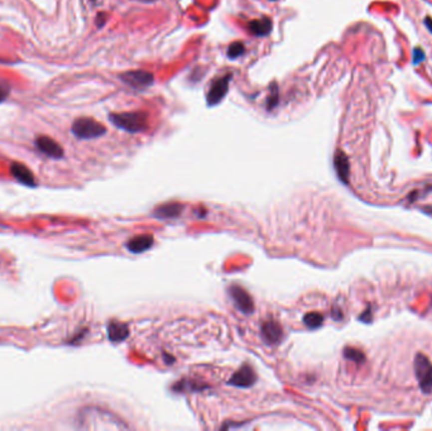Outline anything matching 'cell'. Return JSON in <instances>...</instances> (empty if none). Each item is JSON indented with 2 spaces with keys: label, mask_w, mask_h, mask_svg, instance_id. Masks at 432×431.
I'll return each mask as SVG.
<instances>
[{
  "label": "cell",
  "mask_w": 432,
  "mask_h": 431,
  "mask_svg": "<svg viewBox=\"0 0 432 431\" xmlns=\"http://www.w3.org/2000/svg\"><path fill=\"white\" fill-rule=\"evenodd\" d=\"M111 124L128 133H141L148 129V114L146 111L113 113L109 115Z\"/></svg>",
  "instance_id": "1"
},
{
  "label": "cell",
  "mask_w": 432,
  "mask_h": 431,
  "mask_svg": "<svg viewBox=\"0 0 432 431\" xmlns=\"http://www.w3.org/2000/svg\"><path fill=\"white\" fill-rule=\"evenodd\" d=\"M71 132L78 139H95L103 137L106 128L92 118H78L73 121Z\"/></svg>",
  "instance_id": "2"
},
{
  "label": "cell",
  "mask_w": 432,
  "mask_h": 431,
  "mask_svg": "<svg viewBox=\"0 0 432 431\" xmlns=\"http://www.w3.org/2000/svg\"><path fill=\"white\" fill-rule=\"evenodd\" d=\"M415 375L425 394L432 392V363L426 356L417 354L415 358Z\"/></svg>",
  "instance_id": "3"
},
{
  "label": "cell",
  "mask_w": 432,
  "mask_h": 431,
  "mask_svg": "<svg viewBox=\"0 0 432 431\" xmlns=\"http://www.w3.org/2000/svg\"><path fill=\"white\" fill-rule=\"evenodd\" d=\"M231 80L232 73L229 72L222 76V77L215 78L211 82V86L209 89L208 95H206V102H208L209 106L219 105L221 100L226 96L227 91H229V85Z\"/></svg>",
  "instance_id": "4"
},
{
  "label": "cell",
  "mask_w": 432,
  "mask_h": 431,
  "mask_svg": "<svg viewBox=\"0 0 432 431\" xmlns=\"http://www.w3.org/2000/svg\"><path fill=\"white\" fill-rule=\"evenodd\" d=\"M119 77L124 84L133 87L134 90H144L147 87L152 86L154 82L153 73L144 70L127 71V72L122 73Z\"/></svg>",
  "instance_id": "5"
},
{
  "label": "cell",
  "mask_w": 432,
  "mask_h": 431,
  "mask_svg": "<svg viewBox=\"0 0 432 431\" xmlns=\"http://www.w3.org/2000/svg\"><path fill=\"white\" fill-rule=\"evenodd\" d=\"M34 144L39 152H42L46 156L51 157V158L58 159L63 157V148L52 138L46 137V135H39L35 138Z\"/></svg>",
  "instance_id": "6"
},
{
  "label": "cell",
  "mask_w": 432,
  "mask_h": 431,
  "mask_svg": "<svg viewBox=\"0 0 432 431\" xmlns=\"http://www.w3.org/2000/svg\"><path fill=\"white\" fill-rule=\"evenodd\" d=\"M230 296L234 301L235 306L244 314H250L254 309V304L251 301V297L244 291L239 286H231L230 287Z\"/></svg>",
  "instance_id": "7"
},
{
  "label": "cell",
  "mask_w": 432,
  "mask_h": 431,
  "mask_svg": "<svg viewBox=\"0 0 432 431\" xmlns=\"http://www.w3.org/2000/svg\"><path fill=\"white\" fill-rule=\"evenodd\" d=\"M10 172L14 176V178L19 181L23 185H27V186H35V178L34 175L32 173V171L24 166L23 163H19V162H14L13 165L10 166Z\"/></svg>",
  "instance_id": "8"
},
{
  "label": "cell",
  "mask_w": 432,
  "mask_h": 431,
  "mask_svg": "<svg viewBox=\"0 0 432 431\" xmlns=\"http://www.w3.org/2000/svg\"><path fill=\"white\" fill-rule=\"evenodd\" d=\"M248 29L255 37H265L273 29L272 19L268 16H262L259 19H253L248 23Z\"/></svg>",
  "instance_id": "9"
},
{
  "label": "cell",
  "mask_w": 432,
  "mask_h": 431,
  "mask_svg": "<svg viewBox=\"0 0 432 431\" xmlns=\"http://www.w3.org/2000/svg\"><path fill=\"white\" fill-rule=\"evenodd\" d=\"M254 382H255V375H254L253 369L249 366H244L232 376L229 383L232 386H238V387H249Z\"/></svg>",
  "instance_id": "10"
},
{
  "label": "cell",
  "mask_w": 432,
  "mask_h": 431,
  "mask_svg": "<svg viewBox=\"0 0 432 431\" xmlns=\"http://www.w3.org/2000/svg\"><path fill=\"white\" fill-rule=\"evenodd\" d=\"M262 337L269 344H276L282 338L281 326L274 321H265L262 325Z\"/></svg>",
  "instance_id": "11"
},
{
  "label": "cell",
  "mask_w": 432,
  "mask_h": 431,
  "mask_svg": "<svg viewBox=\"0 0 432 431\" xmlns=\"http://www.w3.org/2000/svg\"><path fill=\"white\" fill-rule=\"evenodd\" d=\"M152 245H153V238L151 235H139L127 243V248L132 253H142L151 248Z\"/></svg>",
  "instance_id": "12"
},
{
  "label": "cell",
  "mask_w": 432,
  "mask_h": 431,
  "mask_svg": "<svg viewBox=\"0 0 432 431\" xmlns=\"http://www.w3.org/2000/svg\"><path fill=\"white\" fill-rule=\"evenodd\" d=\"M334 165H335V170L338 172L339 177L343 182H348L349 178V171H350V166H349V159L346 154L341 151H336L335 158H334Z\"/></svg>",
  "instance_id": "13"
},
{
  "label": "cell",
  "mask_w": 432,
  "mask_h": 431,
  "mask_svg": "<svg viewBox=\"0 0 432 431\" xmlns=\"http://www.w3.org/2000/svg\"><path fill=\"white\" fill-rule=\"evenodd\" d=\"M108 335L111 342H122L128 337V328L124 324L113 321L108 325Z\"/></svg>",
  "instance_id": "14"
},
{
  "label": "cell",
  "mask_w": 432,
  "mask_h": 431,
  "mask_svg": "<svg viewBox=\"0 0 432 431\" xmlns=\"http://www.w3.org/2000/svg\"><path fill=\"white\" fill-rule=\"evenodd\" d=\"M278 104H279V89L277 82L273 81L272 84L269 85V96L267 97L265 108H267L268 111H273L277 106H278Z\"/></svg>",
  "instance_id": "15"
},
{
  "label": "cell",
  "mask_w": 432,
  "mask_h": 431,
  "mask_svg": "<svg viewBox=\"0 0 432 431\" xmlns=\"http://www.w3.org/2000/svg\"><path fill=\"white\" fill-rule=\"evenodd\" d=\"M181 208H182L181 205H177V204L166 205V206H163V208L158 209L157 215L161 216V218H175V216H177L180 214Z\"/></svg>",
  "instance_id": "16"
},
{
  "label": "cell",
  "mask_w": 432,
  "mask_h": 431,
  "mask_svg": "<svg viewBox=\"0 0 432 431\" xmlns=\"http://www.w3.org/2000/svg\"><path fill=\"white\" fill-rule=\"evenodd\" d=\"M227 57L230 59H236L239 57L243 56L245 53V46H244L241 42L236 40V42H232L229 47H227Z\"/></svg>",
  "instance_id": "17"
},
{
  "label": "cell",
  "mask_w": 432,
  "mask_h": 431,
  "mask_svg": "<svg viewBox=\"0 0 432 431\" xmlns=\"http://www.w3.org/2000/svg\"><path fill=\"white\" fill-rule=\"evenodd\" d=\"M303 321H305V324L310 329H316L324 323V316L319 313H308L303 319Z\"/></svg>",
  "instance_id": "18"
},
{
  "label": "cell",
  "mask_w": 432,
  "mask_h": 431,
  "mask_svg": "<svg viewBox=\"0 0 432 431\" xmlns=\"http://www.w3.org/2000/svg\"><path fill=\"white\" fill-rule=\"evenodd\" d=\"M344 354H345L346 358L350 359V361L359 362V363L364 361V354H363L362 352L357 351V349H346Z\"/></svg>",
  "instance_id": "19"
},
{
  "label": "cell",
  "mask_w": 432,
  "mask_h": 431,
  "mask_svg": "<svg viewBox=\"0 0 432 431\" xmlns=\"http://www.w3.org/2000/svg\"><path fill=\"white\" fill-rule=\"evenodd\" d=\"M425 58H426V56H425L424 49L420 48V47L414 48V58H412V63H414L415 66H419L420 63L424 62Z\"/></svg>",
  "instance_id": "20"
},
{
  "label": "cell",
  "mask_w": 432,
  "mask_h": 431,
  "mask_svg": "<svg viewBox=\"0 0 432 431\" xmlns=\"http://www.w3.org/2000/svg\"><path fill=\"white\" fill-rule=\"evenodd\" d=\"M9 91H10V89H9L8 85H0V102H3L8 97V95L10 94Z\"/></svg>",
  "instance_id": "21"
},
{
  "label": "cell",
  "mask_w": 432,
  "mask_h": 431,
  "mask_svg": "<svg viewBox=\"0 0 432 431\" xmlns=\"http://www.w3.org/2000/svg\"><path fill=\"white\" fill-rule=\"evenodd\" d=\"M105 19H106V14L105 13L97 14V16H96V24H97V27H99V28L103 27V25L105 24Z\"/></svg>",
  "instance_id": "22"
},
{
  "label": "cell",
  "mask_w": 432,
  "mask_h": 431,
  "mask_svg": "<svg viewBox=\"0 0 432 431\" xmlns=\"http://www.w3.org/2000/svg\"><path fill=\"white\" fill-rule=\"evenodd\" d=\"M425 25H426L427 29L432 33V19L430 18V16H427V18L425 19Z\"/></svg>",
  "instance_id": "23"
},
{
  "label": "cell",
  "mask_w": 432,
  "mask_h": 431,
  "mask_svg": "<svg viewBox=\"0 0 432 431\" xmlns=\"http://www.w3.org/2000/svg\"><path fill=\"white\" fill-rule=\"evenodd\" d=\"M144 1H148V3H152V1H156V0H144Z\"/></svg>",
  "instance_id": "24"
},
{
  "label": "cell",
  "mask_w": 432,
  "mask_h": 431,
  "mask_svg": "<svg viewBox=\"0 0 432 431\" xmlns=\"http://www.w3.org/2000/svg\"><path fill=\"white\" fill-rule=\"evenodd\" d=\"M270 1H277V0H270Z\"/></svg>",
  "instance_id": "25"
},
{
  "label": "cell",
  "mask_w": 432,
  "mask_h": 431,
  "mask_svg": "<svg viewBox=\"0 0 432 431\" xmlns=\"http://www.w3.org/2000/svg\"><path fill=\"white\" fill-rule=\"evenodd\" d=\"M92 1H95V0H92Z\"/></svg>",
  "instance_id": "26"
}]
</instances>
